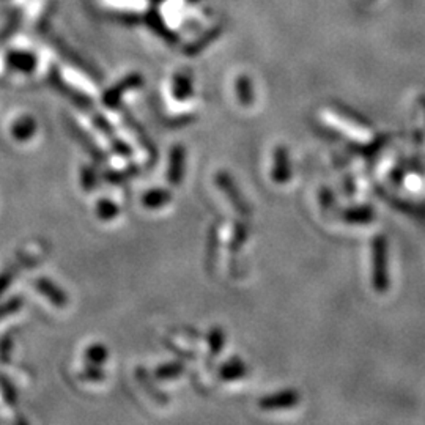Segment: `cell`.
I'll return each mask as SVG.
<instances>
[{
	"label": "cell",
	"instance_id": "6",
	"mask_svg": "<svg viewBox=\"0 0 425 425\" xmlns=\"http://www.w3.org/2000/svg\"><path fill=\"white\" fill-rule=\"evenodd\" d=\"M177 150H174L172 153V159H170V169H169V180L172 183H178L181 178V165H183V153H181V147H175Z\"/></svg>",
	"mask_w": 425,
	"mask_h": 425
},
{
	"label": "cell",
	"instance_id": "1",
	"mask_svg": "<svg viewBox=\"0 0 425 425\" xmlns=\"http://www.w3.org/2000/svg\"><path fill=\"white\" fill-rule=\"evenodd\" d=\"M33 285H35V289L42 293V295H44L48 300L54 304V306L57 307H65L68 304V296L66 293L60 290L59 287H57L53 280L49 279H38L33 282Z\"/></svg>",
	"mask_w": 425,
	"mask_h": 425
},
{
	"label": "cell",
	"instance_id": "10",
	"mask_svg": "<svg viewBox=\"0 0 425 425\" xmlns=\"http://www.w3.org/2000/svg\"><path fill=\"white\" fill-rule=\"evenodd\" d=\"M21 306V301H11V302H8V304H5V306H2L0 307V318L2 317H5V315H8V314H11L13 312V310H16Z\"/></svg>",
	"mask_w": 425,
	"mask_h": 425
},
{
	"label": "cell",
	"instance_id": "8",
	"mask_svg": "<svg viewBox=\"0 0 425 425\" xmlns=\"http://www.w3.org/2000/svg\"><path fill=\"white\" fill-rule=\"evenodd\" d=\"M80 180H82V186L85 191H91L96 185V172L91 168H84Z\"/></svg>",
	"mask_w": 425,
	"mask_h": 425
},
{
	"label": "cell",
	"instance_id": "5",
	"mask_svg": "<svg viewBox=\"0 0 425 425\" xmlns=\"http://www.w3.org/2000/svg\"><path fill=\"white\" fill-rule=\"evenodd\" d=\"M118 215V206L112 200H100L96 205V216L102 221H111Z\"/></svg>",
	"mask_w": 425,
	"mask_h": 425
},
{
	"label": "cell",
	"instance_id": "2",
	"mask_svg": "<svg viewBox=\"0 0 425 425\" xmlns=\"http://www.w3.org/2000/svg\"><path fill=\"white\" fill-rule=\"evenodd\" d=\"M37 128L38 126L35 118L30 116H24L16 120L13 126H11V134H13V137L18 142H27L35 136Z\"/></svg>",
	"mask_w": 425,
	"mask_h": 425
},
{
	"label": "cell",
	"instance_id": "7",
	"mask_svg": "<svg viewBox=\"0 0 425 425\" xmlns=\"http://www.w3.org/2000/svg\"><path fill=\"white\" fill-rule=\"evenodd\" d=\"M85 358L90 361V364H105V361L107 359V348L101 345V343H93V345L89 347L87 352H85Z\"/></svg>",
	"mask_w": 425,
	"mask_h": 425
},
{
	"label": "cell",
	"instance_id": "9",
	"mask_svg": "<svg viewBox=\"0 0 425 425\" xmlns=\"http://www.w3.org/2000/svg\"><path fill=\"white\" fill-rule=\"evenodd\" d=\"M82 378H87V380H91V381H100V380H102V378H105V372L101 370L100 365L91 364L90 367H87V369L82 372Z\"/></svg>",
	"mask_w": 425,
	"mask_h": 425
},
{
	"label": "cell",
	"instance_id": "3",
	"mask_svg": "<svg viewBox=\"0 0 425 425\" xmlns=\"http://www.w3.org/2000/svg\"><path fill=\"white\" fill-rule=\"evenodd\" d=\"M8 63L11 66L15 68V70L22 71V73H30L35 70V57L32 54H26V53H18V54H10L8 57Z\"/></svg>",
	"mask_w": 425,
	"mask_h": 425
},
{
	"label": "cell",
	"instance_id": "4",
	"mask_svg": "<svg viewBox=\"0 0 425 425\" xmlns=\"http://www.w3.org/2000/svg\"><path fill=\"white\" fill-rule=\"evenodd\" d=\"M169 192L163 191V189H153V191H148L143 195V205L148 206V208H158V206L164 205L169 200Z\"/></svg>",
	"mask_w": 425,
	"mask_h": 425
}]
</instances>
